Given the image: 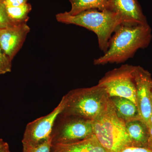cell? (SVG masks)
<instances>
[{
	"label": "cell",
	"instance_id": "obj_21",
	"mask_svg": "<svg viewBox=\"0 0 152 152\" xmlns=\"http://www.w3.org/2000/svg\"><path fill=\"white\" fill-rule=\"evenodd\" d=\"M149 137L148 140V148L152 151V125L149 126Z\"/></svg>",
	"mask_w": 152,
	"mask_h": 152
},
{
	"label": "cell",
	"instance_id": "obj_9",
	"mask_svg": "<svg viewBox=\"0 0 152 152\" xmlns=\"http://www.w3.org/2000/svg\"><path fill=\"white\" fill-rule=\"evenodd\" d=\"M30 31L27 23L0 29V46L11 60L22 48Z\"/></svg>",
	"mask_w": 152,
	"mask_h": 152
},
{
	"label": "cell",
	"instance_id": "obj_8",
	"mask_svg": "<svg viewBox=\"0 0 152 152\" xmlns=\"http://www.w3.org/2000/svg\"><path fill=\"white\" fill-rule=\"evenodd\" d=\"M137 107L141 120L148 126L151 113V75L140 66H135L134 71Z\"/></svg>",
	"mask_w": 152,
	"mask_h": 152
},
{
	"label": "cell",
	"instance_id": "obj_23",
	"mask_svg": "<svg viewBox=\"0 0 152 152\" xmlns=\"http://www.w3.org/2000/svg\"><path fill=\"white\" fill-rule=\"evenodd\" d=\"M151 117H150L149 121L148 124V127L152 125V91L151 95Z\"/></svg>",
	"mask_w": 152,
	"mask_h": 152
},
{
	"label": "cell",
	"instance_id": "obj_22",
	"mask_svg": "<svg viewBox=\"0 0 152 152\" xmlns=\"http://www.w3.org/2000/svg\"><path fill=\"white\" fill-rule=\"evenodd\" d=\"M0 152H10L8 144L2 148L0 149Z\"/></svg>",
	"mask_w": 152,
	"mask_h": 152
},
{
	"label": "cell",
	"instance_id": "obj_25",
	"mask_svg": "<svg viewBox=\"0 0 152 152\" xmlns=\"http://www.w3.org/2000/svg\"><path fill=\"white\" fill-rule=\"evenodd\" d=\"M151 89H152V86H151Z\"/></svg>",
	"mask_w": 152,
	"mask_h": 152
},
{
	"label": "cell",
	"instance_id": "obj_20",
	"mask_svg": "<svg viewBox=\"0 0 152 152\" xmlns=\"http://www.w3.org/2000/svg\"><path fill=\"white\" fill-rule=\"evenodd\" d=\"M121 152H152V151L148 148L128 147L124 149Z\"/></svg>",
	"mask_w": 152,
	"mask_h": 152
},
{
	"label": "cell",
	"instance_id": "obj_15",
	"mask_svg": "<svg viewBox=\"0 0 152 152\" xmlns=\"http://www.w3.org/2000/svg\"><path fill=\"white\" fill-rule=\"evenodd\" d=\"M8 16L12 22L16 24L27 23L29 13L31 10V5L28 3L18 7H5Z\"/></svg>",
	"mask_w": 152,
	"mask_h": 152
},
{
	"label": "cell",
	"instance_id": "obj_5",
	"mask_svg": "<svg viewBox=\"0 0 152 152\" xmlns=\"http://www.w3.org/2000/svg\"><path fill=\"white\" fill-rule=\"evenodd\" d=\"M134 69L135 66L123 65L107 72L98 85L105 90L109 98H126L137 106Z\"/></svg>",
	"mask_w": 152,
	"mask_h": 152
},
{
	"label": "cell",
	"instance_id": "obj_3",
	"mask_svg": "<svg viewBox=\"0 0 152 152\" xmlns=\"http://www.w3.org/2000/svg\"><path fill=\"white\" fill-rule=\"evenodd\" d=\"M92 122L94 134L108 152H121L132 146L125 123L117 116L110 98Z\"/></svg>",
	"mask_w": 152,
	"mask_h": 152
},
{
	"label": "cell",
	"instance_id": "obj_7",
	"mask_svg": "<svg viewBox=\"0 0 152 152\" xmlns=\"http://www.w3.org/2000/svg\"><path fill=\"white\" fill-rule=\"evenodd\" d=\"M64 99L54 110L27 125L22 140L23 146H34L52 139V133L57 118L64 108Z\"/></svg>",
	"mask_w": 152,
	"mask_h": 152
},
{
	"label": "cell",
	"instance_id": "obj_17",
	"mask_svg": "<svg viewBox=\"0 0 152 152\" xmlns=\"http://www.w3.org/2000/svg\"><path fill=\"white\" fill-rule=\"evenodd\" d=\"M12 60L3 51L0 46V75L10 72L12 70Z\"/></svg>",
	"mask_w": 152,
	"mask_h": 152
},
{
	"label": "cell",
	"instance_id": "obj_6",
	"mask_svg": "<svg viewBox=\"0 0 152 152\" xmlns=\"http://www.w3.org/2000/svg\"><path fill=\"white\" fill-rule=\"evenodd\" d=\"M52 133L53 144L69 143L80 141L94 135L92 121L72 116H58Z\"/></svg>",
	"mask_w": 152,
	"mask_h": 152
},
{
	"label": "cell",
	"instance_id": "obj_2",
	"mask_svg": "<svg viewBox=\"0 0 152 152\" xmlns=\"http://www.w3.org/2000/svg\"><path fill=\"white\" fill-rule=\"evenodd\" d=\"M57 20L66 24H73L86 28L95 33L97 37L99 48L105 53L109 42L117 27L123 23L121 17L109 10L101 11L91 9L75 15H71L67 12L56 15Z\"/></svg>",
	"mask_w": 152,
	"mask_h": 152
},
{
	"label": "cell",
	"instance_id": "obj_24",
	"mask_svg": "<svg viewBox=\"0 0 152 152\" xmlns=\"http://www.w3.org/2000/svg\"><path fill=\"white\" fill-rule=\"evenodd\" d=\"M7 145H8L7 143L4 142L2 139L0 138V149L2 148Z\"/></svg>",
	"mask_w": 152,
	"mask_h": 152
},
{
	"label": "cell",
	"instance_id": "obj_1",
	"mask_svg": "<svg viewBox=\"0 0 152 152\" xmlns=\"http://www.w3.org/2000/svg\"><path fill=\"white\" fill-rule=\"evenodd\" d=\"M152 38V29L148 24L134 25L122 23L113 34L107 51L94 60V64L125 62L133 58L139 50L148 46Z\"/></svg>",
	"mask_w": 152,
	"mask_h": 152
},
{
	"label": "cell",
	"instance_id": "obj_16",
	"mask_svg": "<svg viewBox=\"0 0 152 152\" xmlns=\"http://www.w3.org/2000/svg\"><path fill=\"white\" fill-rule=\"evenodd\" d=\"M52 145L51 139L34 146H23V152H51Z\"/></svg>",
	"mask_w": 152,
	"mask_h": 152
},
{
	"label": "cell",
	"instance_id": "obj_4",
	"mask_svg": "<svg viewBox=\"0 0 152 152\" xmlns=\"http://www.w3.org/2000/svg\"><path fill=\"white\" fill-rule=\"evenodd\" d=\"M62 98L64 104L60 115L91 121L100 113L109 99L105 90L98 85L72 90Z\"/></svg>",
	"mask_w": 152,
	"mask_h": 152
},
{
	"label": "cell",
	"instance_id": "obj_11",
	"mask_svg": "<svg viewBox=\"0 0 152 152\" xmlns=\"http://www.w3.org/2000/svg\"><path fill=\"white\" fill-rule=\"evenodd\" d=\"M51 152H108L94 134L80 141L53 144Z\"/></svg>",
	"mask_w": 152,
	"mask_h": 152
},
{
	"label": "cell",
	"instance_id": "obj_13",
	"mask_svg": "<svg viewBox=\"0 0 152 152\" xmlns=\"http://www.w3.org/2000/svg\"><path fill=\"white\" fill-rule=\"evenodd\" d=\"M117 116L125 123L141 119L137 107L126 98L114 96L110 98Z\"/></svg>",
	"mask_w": 152,
	"mask_h": 152
},
{
	"label": "cell",
	"instance_id": "obj_12",
	"mask_svg": "<svg viewBox=\"0 0 152 152\" xmlns=\"http://www.w3.org/2000/svg\"><path fill=\"white\" fill-rule=\"evenodd\" d=\"M125 125L131 147L148 148L149 132L146 124L141 120L138 119L125 123Z\"/></svg>",
	"mask_w": 152,
	"mask_h": 152
},
{
	"label": "cell",
	"instance_id": "obj_18",
	"mask_svg": "<svg viewBox=\"0 0 152 152\" xmlns=\"http://www.w3.org/2000/svg\"><path fill=\"white\" fill-rule=\"evenodd\" d=\"M17 25L11 20L4 4V0H0V29L4 28L13 25Z\"/></svg>",
	"mask_w": 152,
	"mask_h": 152
},
{
	"label": "cell",
	"instance_id": "obj_14",
	"mask_svg": "<svg viewBox=\"0 0 152 152\" xmlns=\"http://www.w3.org/2000/svg\"><path fill=\"white\" fill-rule=\"evenodd\" d=\"M72 5L70 11L67 12L71 15H75L81 12L97 9L99 10H108L110 0H69Z\"/></svg>",
	"mask_w": 152,
	"mask_h": 152
},
{
	"label": "cell",
	"instance_id": "obj_10",
	"mask_svg": "<svg viewBox=\"0 0 152 152\" xmlns=\"http://www.w3.org/2000/svg\"><path fill=\"white\" fill-rule=\"evenodd\" d=\"M108 10L121 17L123 23L134 25L148 24L137 0H110Z\"/></svg>",
	"mask_w": 152,
	"mask_h": 152
},
{
	"label": "cell",
	"instance_id": "obj_19",
	"mask_svg": "<svg viewBox=\"0 0 152 152\" xmlns=\"http://www.w3.org/2000/svg\"><path fill=\"white\" fill-rule=\"evenodd\" d=\"M28 0H4L5 7H18L27 3Z\"/></svg>",
	"mask_w": 152,
	"mask_h": 152
}]
</instances>
